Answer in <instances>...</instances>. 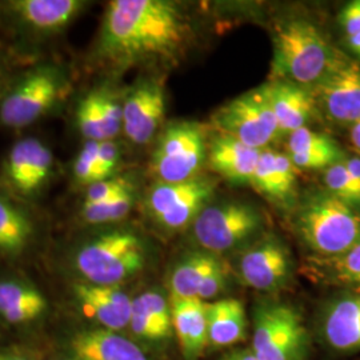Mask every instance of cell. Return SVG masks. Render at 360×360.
<instances>
[{
  "mask_svg": "<svg viewBox=\"0 0 360 360\" xmlns=\"http://www.w3.org/2000/svg\"><path fill=\"white\" fill-rule=\"evenodd\" d=\"M262 151L231 136L220 135L210 146L208 160L211 168L224 179L233 184H247L252 181Z\"/></svg>",
  "mask_w": 360,
  "mask_h": 360,
  "instance_id": "obj_25",
  "label": "cell"
},
{
  "mask_svg": "<svg viewBox=\"0 0 360 360\" xmlns=\"http://www.w3.org/2000/svg\"><path fill=\"white\" fill-rule=\"evenodd\" d=\"M127 335L147 351L167 343L174 335L169 296L160 288H148L134 296Z\"/></svg>",
  "mask_w": 360,
  "mask_h": 360,
  "instance_id": "obj_21",
  "label": "cell"
},
{
  "mask_svg": "<svg viewBox=\"0 0 360 360\" xmlns=\"http://www.w3.org/2000/svg\"><path fill=\"white\" fill-rule=\"evenodd\" d=\"M84 0H6L0 19L15 37L43 43L63 35L89 7Z\"/></svg>",
  "mask_w": 360,
  "mask_h": 360,
  "instance_id": "obj_6",
  "label": "cell"
},
{
  "mask_svg": "<svg viewBox=\"0 0 360 360\" xmlns=\"http://www.w3.org/2000/svg\"><path fill=\"white\" fill-rule=\"evenodd\" d=\"M135 200L136 190H132L101 203H82L77 217L82 224L92 229L115 226L123 219L127 218L131 210L135 206Z\"/></svg>",
  "mask_w": 360,
  "mask_h": 360,
  "instance_id": "obj_28",
  "label": "cell"
},
{
  "mask_svg": "<svg viewBox=\"0 0 360 360\" xmlns=\"http://www.w3.org/2000/svg\"><path fill=\"white\" fill-rule=\"evenodd\" d=\"M219 260L215 254L203 250L183 255L168 275L169 296L198 297L199 287Z\"/></svg>",
  "mask_w": 360,
  "mask_h": 360,
  "instance_id": "obj_27",
  "label": "cell"
},
{
  "mask_svg": "<svg viewBox=\"0 0 360 360\" xmlns=\"http://www.w3.org/2000/svg\"><path fill=\"white\" fill-rule=\"evenodd\" d=\"M275 167H276L279 186L283 193L284 203H288L295 193L297 168L295 167V165L292 163L288 155L276 153V151H275Z\"/></svg>",
  "mask_w": 360,
  "mask_h": 360,
  "instance_id": "obj_35",
  "label": "cell"
},
{
  "mask_svg": "<svg viewBox=\"0 0 360 360\" xmlns=\"http://www.w3.org/2000/svg\"><path fill=\"white\" fill-rule=\"evenodd\" d=\"M227 269L221 260H219L215 267L208 272L206 279L198 291V299L200 300H210L214 299L224 290L227 284Z\"/></svg>",
  "mask_w": 360,
  "mask_h": 360,
  "instance_id": "obj_36",
  "label": "cell"
},
{
  "mask_svg": "<svg viewBox=\"0 0 360 360\" xmlns=\"http://www.w3.org/2000/svg\"><path fill=\"white\" fill-rule=\"evenodd\" d=\"M296 231L319 257L345 254L360 240V215L330 193L311 195L297 211Z\"/></svg>",
  "mask_w": 360,
  "mask_h": 360,
  "instance_id": "obj_5",
  "label": "cell"
},
{
  "mask_svg": "<svg viewBox=\"0 0 360 360\" xmlns=\"http://www.w3.org/2000/svg\"><path fill=\"white\" fill-rule=\"evenodd\" d=\"M347 43L349 50L354 52L356 56H359L360 58V34L347 37Z\"/></svg>",
  "mask_w": 360,
  "mask_h": 360,
  "instance_id": "obj_44",
  "label": "cell"
},
{
  "mask_svg": "<svg viewBox=\"0 0 360 360\" xmlns=\"http://www.w3.org/2000/svg\"><path fill=\"white\" fill-rule=\"evenodd\" d=\"M338 147H339L338 143L333 141L330 136L312 131L309 127L296 129L292 134H290L288 144H287L288 155L333 150Z\"/></svg>",
  "mask_w": 360,
  "mask_h": 360,
  "instance_id": "obj_34",
  "label": "cell"
},
{
  "mask_svg": "<svg viewBox=\"0 0 360 360\" xmlns=\"http://www.w3.org/2000/svg\"><path fill=\"white\" fill-rule=\"evenodd\" d=\"M0 360H39L31 351L15 346L0 345Z\"/></svg>",
  "mask_w": 360,
  "mask_h": 360,
  "instance_id": "obj_40",
  "label": "cell"
},
{
  "mask_svg": "<svg viewBox=\"0 0 360 360\" xmlns=\"http://www.w3.org/2000/svg\"><path fill=\"white\" fill-rule=\"evenodd\" d=\"M99 142H83L71 165V178L77 187L84 190L101 181L99 169Z\"/></svg>",
  "mask_w": 360,
  "mask_h": 360,
  "instance_id": "obj_30",
  "label": "cell"
},
{
  "mask_svg": "<svg viewBox=\"0 0 360 360\" xmlns=\"http://www.w3.org/2000/svg\"><path fill=\"white\" fill-rule=\"evenodd\" d=\"M316 105L338 123L360 120V65L339 59L331 71L315 84Z\"/></svg>",
  "mask_w": 360,
  "mask_h": 360,
  "instance_id": "obj_18",
  "label": "cell"
},
{
  "mask_svg": "<svg viewBox=\"0 0 360 360\" xmlns=\"http://www.w3.org/2000/svg\"><path fill=\"white\" fill-rule=\"evenodd\" d=\"M50 311L47 296L19 274H0V322L23 330L43 322Z\"/></svg>",
  "mask_w": 360,
  "mask_h": 360,
  "instance_id": "obj_19",
  "label": "cell"
},
{
  "mask_svg": "<svg viewBox=\"0 0 360 360\" xmlns=\"http://www.w3.org/2000/svg\"><path fill=\"white\" fill-rule=\"evenodd\" d=\"M238 274L242 282L254 290L276 291L290 279V252L278 238L266 236L240 255Z\"/></svg>",
  "mask_w": 360,
  "mask_h": 360,
  "instance_id": "obj_17",
  "label": "cell"
},
{
  "mask_svg": "<svg viewBox=\"0 0 360 360\" xmlns=\"http://www.w3.org/2000/svg\"><path fill=\"white\" fill-rule=\"evenodd\" d=\"M214 191L215 181L200 176L181 183L156 181L144 196V211L160 230L179 231L193 224Z\"/></svg>",
  "mask_w": 360,
  "mask_h": 360,
  "instance_id": "obj_9",
  "label": "cell"
},
{
  "mask_svg": "<svg viewBox=\"0 0 360 360\" xmlns=\"http://www.w3.org/2000/svg\"><path fill=\"white\" fill-rule=\"evenodd\" d=\"M338 60L322 32L307 20H290L274 35L271 70L275 80L318 84Z\"/></svg>",
  "mask_w": 360,
  "mask_h": 360,
  "instance_id": "obj_4",
  "label": "cell"
},
{
  "mask_svg": "<svg viewBox=\"0 0 360 360\" xmlns=\"http://www.w3.org/2000/svg\"><path fill=\"white\" fill-rule=\"evenodd\" d=\"M55 155L41 139L26 136L13 143L0 166L3 193L22 205L38 200L51 183Z\"/></svg>",
  "mask_w": 360,
  "mask_h": 360,
  "instance_id": "obj_7",
  "label": "cell"
},
{
  "mask_svg": "<svg viewBox=\"0 0 360 360\" xmlns=\"http://www.w3.org/2000/svg\"><path fill=\"white\" fill-rule=\"evenodd\" d=\"M214 124L223 135L263 150L281 132L262 87L248 91L219 108Z\"/></svg>",
  "mask_w": 360,
  "mask_h": 360,
  "instance_id": "obj_12",
  "label": "cell"
},
{
  "mask_svg": "<svg viewBox=\"0 0 360 360\" xmlns=\"http://www.w3.org/2000/svg\"><path fill=\"white\" fill-rule=\"evenodd\" d=\"M206 159L205 135L193 122L168 124L155 146L151 171L160 183H181L193 179Z\"/></svg>",
  "mask_w": 360,
  "mask_h": 360,
  "instance_id": "obj_11",
  "label": "cell"
},
{
  "mask_svg": "<svg viewBox=\"0 0 360 360\" xmlns=\"http://www.w3.org/2000/svg\"><path fill=\"white\" fill-rule=\"evenodd\" d=\"M349 136H351V142L354 144V147L360 151V120L352 124Z\"/></svg>",
  "mask_w": 360,
  "mask_h": 360,
  "instance_id": "obj_43",
  "label": "cell"
},
{
  "mask_svg": "<svg viewBox=\"0 0 360 360\" xmlns=\"http://www.w3.org/2000/svg\"><path fill=\"white\" fill-rule=\"evenodd\" d=\"M71 89L70 70L59 62H39L18 71L0 99V126L31 127L63 103Z\"/></svg>",
  "mask_w": 360,
  "mask_h": 360,
  "instance_id": "obj_3",
  "label": "cell"
},
{
  "mask_svg": "<svg viewBox=\"0 0 360 360\" xmlns=\"http://www.w3.org/2000/svg\"><path fill=\"white\" fill-rule=\"evenodd\" d=\"M220 360H259L255 354L252 352L251 348H245V349H235L226 356H223Z\"/></svg>",
  "mask_w": 360,
  "mask_h": 360,
  "instance_id": "obj_41",
  "label": "cell"
},
{
  "mask_svg": "<svg viewBox=\"0 0 360 360\" xmlns=\"http://www.w3.org/2000/svg\"><path fill=\"white\" fill-rule=\"evenodd\" d=\"M251 349L259 360H306L309 334L297 309L284 303L259 304Z\"/></svg>",
  "mask_w": 360,
  "mask_h": 360,
  "instance_id": "obj_8",
  "label": "cell"
},
{
  "mask_svg": "<svg viewBox=\"0 0 360 360\" xmlns=\"http://www.w3.org/2000/svg\"><path fill=\"white\" fill-rule=\"evenodd\" d=\"M41 240V226L27 207L0 193V260L19 263L31 257Z\"/></svg>",
  "mask_w": 360,
  "mask_h": 360,
  "instance_id": "obj_20",
  "label": "cell"
},
{
  "mask_svg": "<svg viewBox=\"0 0 360 360\" xmlns=\"http://www.w3.org/2000/svg\"><path fill=\"white\" fill-rule=\"evenodd\" d=\"M47 360H74L71 359L70 356H67V355H65V354H62V352H59V351H56L53 355H52L51 358L50 359Z\"/></svg>",
  "mask_w": 360,
  "mask_h": 360,
  "instance_id": "obj_45",
  "label": "cell"
},
{
  "mask_svg": "<svg viewBox=\"0 0 360 360\" xmlns=\"http://www.w3.org/2000/svg\"><path fill=\"white\" fill-rule=\"evenodd\" d=\"M122 159V150L116 141L99 142V169L102 180L116 176V169Z\"/></svg>",
  "mask_w": 360,
  "mask_h": 360,
  "instance_id": "obj_37",
  "label": "cell"
},
{
  "mask_svg": "<svg viewBox=\"0 0 360 360\" xmlns=\"http://www.w3.org/2000/svg\"><path fill=\"white\" fill-rule=\"evenodd\" d=\"M70 302L84 324L127 334L132 297L122 285H99L71 281Z\"/></svg>",
  "mask_w": 360,
  "mask_h": 360,
  "instance_id": "obj_14",
  "label": "cell"
},
{
  "mask_svg": "<svg viewBox=\"0 0 360 360\" xmlns=\"http://www.w3.org/2000/svg\"><path fill=\"white\" fill-rule=\"evenodd\" d=\"M340 26L347 34V37L360 34V1L355 0L348 3L339 15Z\"/></svg>",
  "mask_w": 360,
  "mask_h": 360,
  "instance_id": "obj_39",
  "label": "cell"
},
{
  "mask_svg": "<svg viewBox=\"0 0 360 360\" xmlns=\"http://www.w3.org/2000/svg\"><path fill=\"white\" fill-rule=\"evenodd\" d=\"M123 99L108 86H96L77 99L74 124L84 142L115 141L123 131Z\"/></svg>",
  "mask_w": 360,
  "mask_h": 360,
  "instance_id": "obj_16",
  "label": "cell"
},
{
  "mask_svg": "<svg viewBox=\"0 0 360 360\" xmlns=\"http://www.w3.org/2000/svg\"><path fill=\"white\" fill-rule=\"evenodd\" d=\"M191 38V22L174 1L112 0L105 7L92 59L116 72L172 65Z\"/></svg>",
  "mask_w": 360,
  "mask_h": 360,
  "instance_id": "obj_1",
  "label": "cell"
},
{
  "mask_svg": "<svg viewBox=\"0 0 360 360\" xmlns=\"http://www.w3.org/2000/svg\"><path fill=\"white\" fill-rule=\"evenodd\" d=\"M148 255L139 232L107 226L75 238L65 250V263L71 281L123 287L142 274Z\"/></svg>",
  "mask_w": 360,
  "mask_h": 360,
  "instance_id": "obj_2",
  "label": "cell"
},
{
  "mask_svg": "<svg viewBox=\"0 0 360 360\" xmlns=\"http://www.w3.org/2000/svg\"><path fill=\"white\" fill-rule=\"evenodd\" d=\"M321 333L335 351H360V292L338 296L324 307Z\"/></svg>",
  "mask_w": 360,
  "mask_h": 360,
  "instance_id": "obj_22",
  "label": "cell"
},
{
  "mask_svg": "<svg viewBox=\"0 0 360 360\" xmlns=\"http://www.w3.org/2000/svg\"><path fill=\"white\" fill-rule=\"evenodd\" d=\"M132 190H136V186L131 176L116 175L110 179L101 180L87 187L84 190L83 203L86 205L101 203L120 193H129Z\"/></svg>",
  "mask_w": 360,
  "mask_h": 360,
  "instance_id": "obj_33",
  "label": "cell"
},
{
  "mask_svg": "<svg viewBox=\"0 0 360 360\" xmlns=\"http://www.w3.org/2000/svg\"><path fill=\"white\" fill-rule=\"evenodd\" d=\"M343 162H345V166L347 168L349 175L359 184L360 187V158L352 156V158H348Z\"/></svg>",
  "mask_w": 360,
  "mask_h": 360,
  "instance_id": "obj_42",
  "label": "cell"
},
{
  "mask_svg": "<svg viewBox=\"0 0 360 360\" xmlns=\"http://www.w3.org/2000/svg\"><path fill=\"white\" fill-rule=\"evenodd\" d=\"M56 351L74 360H154L129 335L84 323L65 328Z\"/></svg>",
  "mask_w": 360,
  "mask_h": 360,
  "instance_id": "obj_13",
  "label": "cell"
},
{
  "mask_svg": "<svg viewBox=\"0 0 360 360\" xmlns=\"http://www.w3.org/2000/svg\"><path fill=\"white\" fill-rule=\"evenodd\" d=\"M324 184L327 193L343 200L348 206L360 207L359 184L349 175L343 160L326 168Z\"/></svg>",
  "mask_w": 360,
  "mask_h": 360,
  "instance_id": "obj_31",
  "label": "cell"
},
{
  "mask_svg": "<svg viewBox=\"0 0 360 360\" xmlns=\"http://www.w3.org/2000/svg\"><path fill=\"white\" fill-rule=\"evenodd\" d=\"M263 215L242 202L207 206L193 223L195 242L211 254L231 251L262 231Z\"/></svg>",
  "mask_w": 360,
  "mask_h": 360,
  "instance_id": "obj_10",
  "label": "cell"
},
{
  "mask_svg": "<svg viewBox=\"0 0 360 360\" xmlns=\"http://www.w3.org/2000/svg\"><path fill=\"white\" fill-rule=\"evenodd\" d=\"M318 264L327 281L360 288V240L339 257H319Z\"/></svg>",
  "mask_w": 360,
  "mask_h": 360,
  "instance_id": "obj_29",
  "label": "cell"
},
{
  "mask_svg": "<svg viewBox=\"0 0 360 360\" xmlns=\"http://www.w3.org/2000/svg\"><path fill=\"white\" fill-rule=\"evenodd\" d=\"M251 184L267 198L276 203H284L283 193L279 186L276 167H275V151L263 150L257 162Z\"/></svg>",
  "mask_w": 360,
  "mask_h": 360,
  "instance_id": "obj_32",
  "label": "cell"
},
{
  "mask_svg": "<svg viewBox=\"0 0 360 360\" xmlns=\"http://www.w3.org/2000/svg\"><path fill=\"white\" fill-rule=\"evenodd\" d=\"M16 49L6 40L0 39V99L10 84L13 75L18 72Z\"/></svg>",
  "mask_w": 360,
  "mask_h": 360,
  "instance_id": "obj_38",
  "label": "cell"
},
{
  "mask_svg": "<svg viewBox=\"0 0 360 360\" xmlns=\"http://www.w3.org/2000/svg\"><path fill=\"white\" fill-rule=\"evenodd\" d=\"M166 115V91L159 79L136 82L123 99V134L129 142L146 146L151 142Z\"/></svg>",
  "mask_w": 360,
  "mask_h": 360,
  "instance_id": "obj_15",
  "label": "cell"
},
{
  "mask_svg": "<svg viewBox=\"0 0 360 360\" xmlns=\"http://www.w3.org/2000/svg\"><path fill=\"white\" fill-rule=\"evenodd\" d=\"M207 335L212 347H230L245 336V306L238 299H220L207 303Z\"/></svg>",
  "mask_w": 360,
  "mask_h": 360,
  "instance_id": "obj_26",
  "label": "cell"
},
{
  "mask_svg": "<svg viewBox=\"0 0 360 360\" xmlns=\"http://www.w3.org/2000/svg\"><path fill=\"white\" fill-rule=\"evenodd\" d=\"M359 1H360V0H359Z\"/></svg>",
  "mask_w": 360,
  "mask_h": 360,
  "instance_id": "obj_46",
  "label": "cell"
},
{
  "mask_svg": "<svg viewBox=\"0 0 360 360\" xmlns=\"http://www.w3.org/2000/svg\"><path fill=\"white\" fill-rule=\"evenodd\" d=\"M270 104L281 132H290L306 127L315 111L312 94L303 86L285 80H272L262 86Z\"/></svg>",
  "mask_w": 360,
  "mask_h": 360,
  "instance_id": "obj_23",
  "label": "cell"
},
{
  "mask_svg": "<svg viewBox=\"0 0 360 360\" xmlns=\"http://www.w3.org/2000/svg\"><path fill=\"white\" fill-rule=\"evenodd\" d=\"M169 303L174 335L184 360L199 359L208 343L206 303L198 297L176 296H169Z\"/></svg>",
  "mask_w": 360,
  "mask_h": 360,
  "instance_id": "obj_24",
  "label": "cell"
}]
</instances>
